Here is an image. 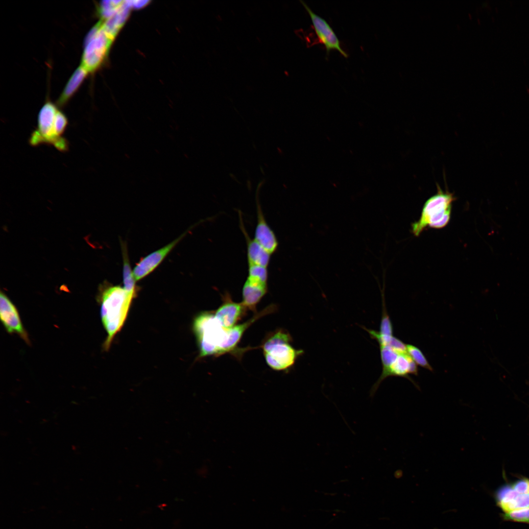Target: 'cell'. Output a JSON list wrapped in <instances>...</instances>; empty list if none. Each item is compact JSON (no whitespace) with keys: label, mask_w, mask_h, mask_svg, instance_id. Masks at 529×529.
Listing matches in <instances>:
<instances>
[{"label":"cell","mask_w":529,"mask_h":529,"mask_svg":"<svg viewBox=\"0 0 529 529\" xmlns=\"http://www.w3.org/2000/svg\"><path fill=\"white\" fill-rule=\"evenodd\" d=\"M222 298V303L214 312V316L222 327L229 329L236 325L247 309L241 302H234L228 292Z\"/></svg>","instance_id":"8fae6325"},{"label":"cell","mask_w":529,"mask_h":529,"mask_svg":"<svg viewBox=\"0 0 529 529\" xmlns=\"http://www.w3.org/2000/svg\"><path fill=\"white\" fill-rule=\"evenodd\" d=\"M409 374H418V367L416 363L408 354H399L396 360L390 367L388 377L398 376L405 377L415 383L409 376ZM416 386L417 385H415Z\"/></svg>","instance_id":"9a60e30c"},{"label":"cell","mask_w":529,"mask_h":529,"mask_svg":"<svg viewBox=\"0 0 529 529\" xmlns=\"http://www.w3.org/2000/svg\"><path fill=\"white\" fill-rule=\"evenodd\" d=\"M88 73L81 65L75 70L57 101L58 106L63 107L67 104L78 90Z\"/></svg>","instance_id":"2e32d148"},{"label":"cell","mask_w":529,"mask_h":529,"mask_svg":"<svg viewBox=\"0 0 529 529\" xmlns=\"http://www.w3.org/2000/svg\"><path fill=\"white\" fill-rule=\"evenodd\" d=\"M132 8L129 1L123 3L112 16L104 20H99L104 31L115 39L127 19L130 9Z\"/></svg>","instance_id":"5bb4252c"},{"label":"cell","mask_w":529,"mask_h":529,"mask_svg":"<svg viewBox=\"0 0 529 529\" xmlns=\"http://www.w3.org/2000/svg\"><path fill=\"white\" fill-rule=\"evenodd\" d=\"M113 40L102 29L99 21L84 39L81 66L88 72L96 71L105 62Z\"/></svg>","instance_id":"8992f818"},{"label":"cell","mask_w":529,"mask_h":529,"mask_svg":"<svg viewBox=\"0 0 529 529\" xmlns=\"http://www.w3.org/2000/svg\"><path fill=\"white\" fill-rule=\"evenodd\" d=\"M253 239L271 255L278 249L279 243L277 237L267 223L258 202L257 204V223Z\"/></svg>","instance_id":"7c38bea8"},{"label":"cell","mask_w":529,"mask_h":529,"mask_svg":"<svg viewBox=\"0 0 529 529\" xmlns=\"http://www.w3.org/2000/svg\"><path fill=\"white\" fill-rule=\"evenodd\" d=\"M383 313L380 325V331H377L378 335L383 337H391L393 336V327L391 321L388 315L385 305V298L383 297Z\"/></svg>","instance_id":"7402d4cb"},{"label":"cell","mask_w":529,"mask_h":529,"mask_svg":"<svg viewBox=\"0 0 529 529\" xmlns=\"http://www.w3.org/2000/svg\"><path fill=\"white\" fill-rule=\"evenodd\" d=\"M129 1V3H130V4L132 7L137 8H141V7H142L143 6H144L146 4H147L149 2L148 1H144V0H142V1H141V0L131 1L130 0V1Z\"/></svg>","instance_id":"484cf974"},{"label":"cell","mask_w":529,"mask_h":529,"mask_svg":"<svg viewBox=\"0 0 529 529\" xmlns=\"http://www.w3.org/2000/svg\"><path fill=\"white\" fill-rule=\"evenodd\" d=\"M456 200L453 193L443 191L437 184V192L425 202L419 219L411 225L412 234L418 237L428 228L441 229L449 222L453 203Z\"/></svg>","instance_id":"3957f363"},{"label":"cell","mask_w":529,"mask_h":529,"mask_svg":"<svg viewBox=\"0 0 529 529\" xmlns=\"http://www.w3.org/2000/svg\"><path fill=\"white\" fill-rule=\"evenodd\" d=\"M387 345L398 354L408 353L407 344H405L402 341L394 336L392 337Z\"/></svg>","instance_id":"d4e9b609"},{"label":"cell","mask_w":529,"mask_h":529,"mask_svg":"<svg viewBox=\"0 0 529 529\" xmlns=\"http://www.w3.org/2000/svg\"><path fill=\"white\" fill-rule=\"evenodd\" d=\"M122 0H103L100 2L97 6V13L100 17V20H104L113 14L123 3Z\"/></svg>","instance_id":"d6986e66"},{"label":"cell","mask_w":529,"mask_h":529,"mask_svg":"<svg viewBox=\"0 0 529 529\" xmlns=\"http://www.w3.org/2000/svg\"><path fill=\"white\" fill-rule=\"evenodd\" d=\"M300 1L310 15L315 32L320 42L326 48L328 56L332 49L337 50L343 56L348 57V54L341 48L340 41L329 23L323 18L317 15L303 1Z\"/></svg>","instance_id":"52a82bcc"},{"label":"cell","mask_w":529,"mask_h":529,"mask_svg":"<svg viewBox=\"0 0 529 529\" xmlns=\"http://www.w3.org/2000/svg\"><path fill=\"white\" fill-rule=\"evenodd\" d=\"M122 254L123 258L122 278L123 288L129 291L137 290L136 286V280L134 276L128 259L127 251L125 244L122 243Z\"/></svg>","instance_id":"ac0fdd59"},{"label":"cell","mask_w":529,"mask_h":529,"mask_svg":"<svg viewBox=\"0 0 529 529\" xmlns=\"http://www.w3.org/2000/svg\"><path fill=\"white\" fill-rule=\"evenodd\" d=\"M187 232L164 247L142 258L133 270L136 281L142 279L152 272L164 260L175 245L185 236Z\"/></svg>","instance_id":"30bf717a"},{"label":"cell","mask_w":529,"mask_h":529,"mask_svg":"<svg viewBox=\"0 0 529 529\" xmlns=\"http://www.w3.org/2000/svg\"><path fill=\"white\" fill-rule=\"evenodd\" d=\"M68 123V120L66 115L58 109L55 120V130L58 136L63 137V135L67 128Z\"/></svg>","instance_id":"603a6c76"},{"label":"cell","mask_w":529,"mask_h":529,"mask_svg":"<svg viewBox=\"0 0 529 529\" xmlns=\"http://www.w3.org/2000/svg\"><path fill=\"white\" fill-rule=\"evenodd\" d=\"M268 279L258 275L247 274L242 289L241 301L247 309L256 311L257 305L267 293Z\"/></svg>","instance_id":"9c48e42d"},{"label":"cell","mask_w":529,"mask_h":529,"mask_svg":"<svg viewBox=\"0 0 529 529\" xmlns=\"http://www.w3.org/2000/svg\"><path fill=\"white\" fill-rule=\"evenodd\" d=\"M501 517L506 521L529 524V506L504 512Z\"/></svg>","instance_id":"ffe728a7"},{"label":"cell","mask_w":529,"mask_h":529,"mask_svg":"<svg viewBox=\"0 0 529 529\" xmlns=\"http://www.w3.org/2000/svg\"><path fill=\"white\" fill-rule=\"evenodd\" d=\"M407 353L416 364L430 371H433V368L422 351L417 347L411 344H407Z\"/></svg>","instance_id":"44dd1931"},{"label":"cell","mask_w":529,"mask_h":529,"mask_svg":"<svg viewBox=\"0 0 529 529\" xmlns=\"http://www.w3.org/2000/svg\"><path fill=\"white\" fill-rule=\"evenodd\" d=\"M58 110L52 102L47 101L44 103L38 115L37 127L28 139L30 145L37 146L45 144L52 145L62 152L69 150V142L65 137L58 136L56 132L55 120Z\"/></svg>","instance_id":"5b68a950"},{"label":"cell","mask_w":529,"mask_h":529,"mask_svg":"<svg viewBox=\"0 0 529 529\" xmlns=\"http://www.w3.org/2000/svg\"><path fill=\"white\" fill-rule=\"evenodd\" d=\"M291 340L289 333L280 329L271 333L263 341L264 356L271 368L279 371L289 368L302 354V350H297L290 344Z\"/></svg>","instance_id":"277c9868"},{"label":"cell","mask_w":529,"mask_h":529,"mask_svg":"<svg viewBox=\"0 0 529 529\" xmlns=\"http://www.w3.org/2000/svg\"><path fill=\"white\" fill-rule=\"evenodd\" d=\"M193 329L200 357L231 353L229 329L219 324L213 312H203L197 315L193 321Z\"/></svg>","instance_id":"7a4b0ae2"},{"label":"cell","mask_w":529,"mask_h":529,"mask_svg":"<svg viewBox=\"0 0 529 529\" xmlns=\"http://www.w3.org/2000/svg\"><path fill=\"white\" fill-rule=\"evenodd\" d=\"M380 350L383 370L380 377L370 390V395L371 397L374 396L381 383L388 377L390 367L399 355L388 345H380Z\"/></svg>","instance_id":"e0dca14e"},{"label":"cell","mask_w":529,"mask_h":529,"mask_svg":"<svg viewBox=\"0 0 529 529\" xmlns=\"http://www.w3.org/2000/svg\"><path fill=\"white\" fill-rule=\"evenodd\" d=\"M239 216L240 227L246 243L248 265H259L268 267L272 255L254 239L250 238L244 225L240 212H239Z\"/></svg>","instance_id":"4fadbf2b"},{"label":"cell","mask_w":529,"mask_h":529,"mask_svg":"<svg viewBox=\"0 0 529 529\" xmlns=\"http://www.w3.org/2000/svg\"><path fill=\"white\" fill-rule=\"evenodd\" d=\"M137 291L127 290L120 286H110L101 291L100 315L107 334L103 344L105 350L109 348L114 337L123 325Z\"/></svg>","instance_id":"6da1fadb"},{"label":"cell","mask_w":529,"mask_h":529,"mask_svg":"<svg viewBox=\"0 0 529 529\" xmlns=\"http://www.w3.org/2000/svg\"><path fill=\"white\" fill-rule=\"evenodd\" d=\"M511 485L513 489L519 494H529V479H520Z\"/></svg>","instance_id":"cb8c5ba5"},{"label":"cell","mask_w":529,"mask_h":529,"mask_svg":"<svg viewBox=\"0 0 529 529\" xmlns=\"http://www.w3.org/2000/svg\"><path fill=\"white\" fill-rule=\"evenodd\" d=\"M0 320L6 331L18 334L27 343H29L28 336L24 329L18 311L7 296L2 292L0 294Z\"/></svg>","instance_id":"ba28073f"}]
</instances>
